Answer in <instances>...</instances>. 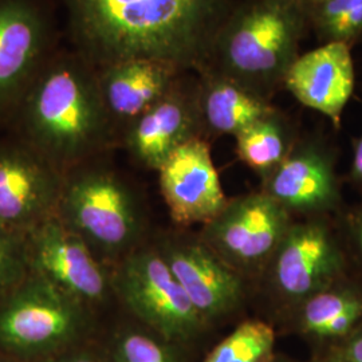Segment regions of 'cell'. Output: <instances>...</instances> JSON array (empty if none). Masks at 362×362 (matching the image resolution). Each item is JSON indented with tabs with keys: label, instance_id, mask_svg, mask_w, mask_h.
I'll list each match as a JSON object with an SVG mask.
<instances>
[{
	"label": "cell",
	"instance_id": "1",
	"mask_svg": "<svg viewBox=\"0 0 362 362\" xmlns=\"http://www.w3.org/2000/svg\"><path fill=\"white\" fill-rule=\"evenodd\" d=\"M236 0H57L66 45L97 69L157 59L197 73Z\"/></svg>",
	"mask_w": 362,
	"mask_h": 362
},
{
	"label": "cell",
	"instance_id": "2",
	"mask_svg": "<svg viewBox=\"0 0 362 362\" xmlns=\"http://www.w3.org/2000/svg\"><path fill=\"white\" fill-rule=\"evenodd\" d=\"M10 122L21 140L62 173L100 157L118 141L97 67L67 45L39 70Z\"/></svg>",
	"mask_w": 362,
	"mask_h": 362
},
{
	"label": "cell",
	"instance_id": "3",
	"mask_svg": "<svg viewBox=\"0 0 362 362\" xmlns=\"http://www.w3.org/2000/svg\"><path fill=\"white\" fill-rule=\"evenodd\" d=\"M309 31L306 8L297 0H236L203 69L272 101Z\"/></svg>",
	"mask_w": 362,
	"mask_h": 362
},
{
	"label": "cell",
	"instance_id": "4",
	"mask_svg": "<svg viewBox=\"0 0 362 362\" xmlns=\"http://www.w3.org/2000/svg\"><path fill=\"white\" fill-rule=\"evenodd\" d=\"M97 158L65 173L58 211L94 254L117 264L145 243V218L128 182Z\"/></svg>",
	"mask_w": 362,
	"mask_h": 362
},
{
	"label": "cell",
	"instance_id": "5",
	"mask_svg": "<svg viewBox=\"0 0 362 362\" xmlns=\"http://www.w3.org/2000/svg\"><path fill=\"white\" fill-rule=\"evenodd\" d=\"M350 272L336 216L293 219L254 287L278 315Z\"/></svg>",
	"mask_w": 362,
	"mask_h": 362
},
{
	"label": "cell",
	"instance_id": "6",
	"mask_svg": "<svg viewBox=\"0 0 362 362\" xmlns=\"http://www.w3.org/2000/svg\"><path fill=\"white\" fill-rule=\"evenodd\" d=\"M112 284L118 302L172 344L194 339L207 327L153 243L115 264Z\"/></svg>",
	"mask_w": 362,
	"mask_h": 362
},
{
	"label": "cell",
	"instance_id": "7",
	"mask_svg": "<svg viewBox=\"0 0 362 362\" xmlns=\"http://www.w3.org/2000/svg\"><path fill=\"white\" fill-rule=\"evenodd\" d=\"M57 0H0V124L10 122L39 70L62 46Z\"/></svg>",
	"mask_w": 362,
	"mask_h": 362
},
{
	"label": "cell",
	"instance_id": "8",
	"mask_svg": "<svg viewBox=\"0 0 362 362\" xmlns=\"http://www.w3.org/2000/svg\"><path fill=\"white\" fill-rule=\"evenodd\" d=\"M153 246L207 326L224 322L254 302V286L187 228L161 233Z\"/></svg>",
	"mask_w": 362,
	"mask_h": 362
},
{
	"label": "cell",
	"instance_id": "9",
	"mask_svg": "<svg viewBox=\"0 0 362 362\" xmlns=\"http://www.w3.org/2000/svg\"><path fill=\"white\" fill-rule=\"evenodd\" d=\"M291 221L286 209L258 189L228 199L219 215L197 233L255 287Z\"/></svg>",
	"mask_w": 362,
	"mask_h": 362
},
{
	"label": "cell",
	"instance_id": "10",
	"mask_svg": "<svg viewBox=\"0 0 362 362\" xmlns=\"http://www.w3.org/2000/svg\"><path fill=\"white\" fill-rule=\"evenodd\" d=\"M86 313V305L31 274L0 306V344L18 353L55 349L85 329Z\"/></svg>",
	"mask_w": 362,
	"mask_h": 362
},
{
	"label": "cell",
	"instance_id": "11",
	"mask_svg": "<svg viewBox=\"0 0 362 362\" xmlns=\"http://www.w3.org/2000/svg\"><path fill=\"white\" fill-rule=\"evenodd\" d=\"M338 158V146L322 130L300 133L290 155L260 181L259 189L293 219L337 216L346 206Z\"/></svg>",
	"mask_w": 362,
	"mask_h": 362
},
{
	"label": "cell",
	"instance_id": "12",
	"mask_svg": "<svg viewBox=\"0 0 362 362\" xmlns=\"http://www.w3.org/2000/svg\"><path fill=\"white\" fill-rule=\"evenodd\" d=\"M27 240L33 274L47 279L83 305H101L116 297L107 272L88 243L57 218L42 221Z\"/></svg>",
	"mask_w": 362,
	"mask_h": 362
},
{
	"label": "cell",
	"instance_id": "13",
	"mask_svg": "<svg viewBox=\"0 0 362 362\" xmlns=\"http://www.w3.org/2000/svg\"><path fill=\"white\" fill-rule=\"evenodd\" d=\"M65 173L16 134L0 140V226L31 231L58 209Z\"/></svg>",
	"mask_w": 362,
	"mask_h": 362
},
{
	"label": "cell",
	"instance_id": "14",
	"mask_svg": "<svg viewBox=\"0 0 362 362\" xmlns=\"http://www.w3.org/2000/svg\"><path fill=\"white\" fill-rule=\"evenodd\" d=\"M196 139H204L197 76L187 71L163 98L130 124L119 143L140 167L158 170L181 145Z\"/></svg>",
	"mask_w": 362,
	"mask_h": 362
},
{
	"label": "cell",
	"instance_id": "15",
	"mask_svg": "<svg viewBox=\"0 0 362 362\" xmlns=\"http://www.w3.org/2000/svg\"><path fill=\"white\" fill-rule=\"evenodd\" d=\"M157 172L170 219L181 228L211 221L230 199L214 164L211 143L204 139L181 145Z\"/></svg>",
	"mask_w": 362,
	"mask_h": 362
},
{
	"label": "cell",
	"instance_id": "16",
	"mask_svg": "<svg viewBox=\"0 0 362 362\" xmlns=\"http://www.w3.org/2000/svg\"><path fill=\"white\" fill-rule=\"evenodd\" d=\"M357 82L351 49L324 43L300 52L286 74L284 89L299 104L326 117L338 130Z\"/></svg>",
	"mask_w": 362,
	"mask_h": 362
},
{
	"label": "cell",
	"instance_id": "17",
	"mask_svg": "<svg viewBox=\"0 0 362 362\" xmlns=\"http://www.w3.org/2000/svg\"><path fill=\"white\" fill-rule=\"evenodd\" d=\"M98 70L100 90L118 141L130 124L168 93L187 71L157 59H127Z\"/></svg>",
	"mask_w": 362,
	"mask_h": 362
},
{
	"label": "cell",
	"instance_id": "18",
	"mask_svg": "<svg viewBox=\"0 0 362 362\" xmlns=\"http://www.w3.org/2000/svg\"><path fill=\"white\" fill-rule=\"evenodd\" d=\"M282 317L300 334L338 348L362 325V276L345 274Z\"/></svg>",
	"mask_w": 362,
	"mask_h": 362
},
{
	"label": "cell",
	"instance_id": "19",
	"mask_svg": "<svg viewBox=\"0 0 362 362\" xmlns=\"http://www.w3.org/2000/svg\"><path fill=\"white\" fill-rule=\"evenodd\" d=\"M196 76L203 134L209 143L221 136L236 137L276 109L270 100L211 69H202Z\"/></svg>",
	"mask_w": 362,
	"mask_h": 362
},
{
	"label": "cell",
	"instance_id": "20",
	"mask_svg": "<svg viewBox=\"0 0 362 362\" xmlns=\"http://www.w3.org/2000/svg\"><path fill=\"white\" fill-rule=\"evenodd\" d=\"M299 136L293 119L276 107L235 137V151L262 181L285 161Z\"/></svg>",
	"mask_w": 362,
	"mask_h": 362
},
{
	"label": "cell",
	"instance_id": "21",
	"mask_svg": "<svg viewBox=\"0 0 362 362\" xmlns=\"http://www.w3.org/2000/svg\"><path fill=\"white\" fill-rule=\"evenodd\" d=\"M305 8L320 45H362V0H311Z\"/></svg>",
	"mask_w": 362,
	"mask_h": 362
},
{
	"label": "cell",
	"instance_id": "22",
	"mask_svg": "<svg viewBox=\"0 0 362 362\" xmlns=\"http://www.w3.org/2000/svg\"><path fill=\"white\" fill-rule=\"evenodd\" d=\"M274 346L272 324L259 318L245 320L214 348L204 362H272Z\"/></svg>",
	"mask_w": 362,
	"mask_h": 362
},
{
	"label": "cell",
	"instance_id": "23",
	"mask_svg": "<svg viewBox=\"0 0 362 362\" xmlns=\"http://www.w3.org/2000/svg\"><path fill=\"white\" fill-rule=\"evenodd\" d=\"M170 344L143 330H125L115 342L113 362H177Z\"/></svg>",
	"mask_w": 362,
	"mask_h": 362
},
{
	"label": "cell",
	"instance_id": "24",
	"mask_svg": "<svg viewBox=\"0 0 362 362\" xmlns=\"http://www.w3.org/2000/svg\"><path fill=\"white\" fill-rule=\"evenodd\" d=\"M27 240L0 226V297H7L27 276Z\"/></svg>",
	"mask_w": 362,
	"mask_h": 362
},
{
	"label": "cell",
	"instance_id": "25",
	"mask_svg": "<svg viewBox=\"0 0 362 362\" xmlns=\"http://www.w3.org/2000/svg\"><path fill=\"white\" fill-rule=\"evenodd\" d=\"M336 220L350 272L362 276V200L345 206Z\"/></svg>",
	"mask_w": 362,
	"mask_h": 362
},
{
	"label": "cell",
	"instance_id": "26",
	"mask_svg": "<svg viewBox=\"0 0 362 362\" xmlns=\"http://www.w3.org/2000/svg\"><path fill=\"white\" fill-rule=\"evenodd\" d=\"M345 181L358 194L362 200V130L351 141V160Z\"/></svg>",
	"mask_w": 362,
	"mask_h": 362
},
{
	"label": "cell",
	"instance_id": "27",
	"mask_svg": "<svg viewBox=\"0 0 362 362\" xmlns=\"http://www.w3.org/2000/svg\"><path fill=\"white\" fill-rule=\"evenodd\" d=\"M334 351L346 362H362V325Z\"/></svg>",
	"mask_w": 362,
	"mask_h": 362
},
{
	"label": "cell",
	"instance_id": "28",
	"mask_svg": "<svg viewBox=\"0 0 362 362\" xmlns=\"http://www.w3.org/2000/svg\"><path fill=\"white\" fill-rule=\"evenodd\" d=\"M45 362H97L95 358L88 354V353H77V354H70L66 357H59V358H54Z\"/></svg>",
	"mask_w": 362,
	"mask_h": 362
},
{
	"label": "cell",
	"instance_id": "29",
	"mask_svg": "<svg viewBox=\"0 0 362 362\" xmlns=\"http://www.w3.org/2000/svg\"><path fill=\"white\" fill-rule=\"evenodd\" d=\"M315 362H346L337 351H334L333 354H330L329 357H326V358H324V360H320V361H315Z\"/></svg>",
	"mask_w": 362,
	"mask_h": 362
},
{
	"label": "cell",
	"instance_id": "30",
	"mask_svg": "<svg viewBox=\"0 0 362 362\" xmlns=\"http://www.w3.org/2000/svg\"><path fill=\"white\" fill-rule=\"evenodd\" d=\"M297 1H299V3H300L303 7H306V4H308L309 1H311V0H297Z\"/></svg>",
	"mask_w": 362,
	"mask_h": 362
},
{
	"label": "cell",
	"instance_id": "31",
	"mask_svg": "<svg viewBox=\"0 0 362 362\" xmlns=\"http://www.w3.org/2000/svg\"><path fill=\"white\" fill-rule=\"evenodd\" d=\"M272 362H279V361H276V358H274V361Z\"/></svg>",
	"mask_w": 362,
	"mask_h": 362
}]
</instances>
